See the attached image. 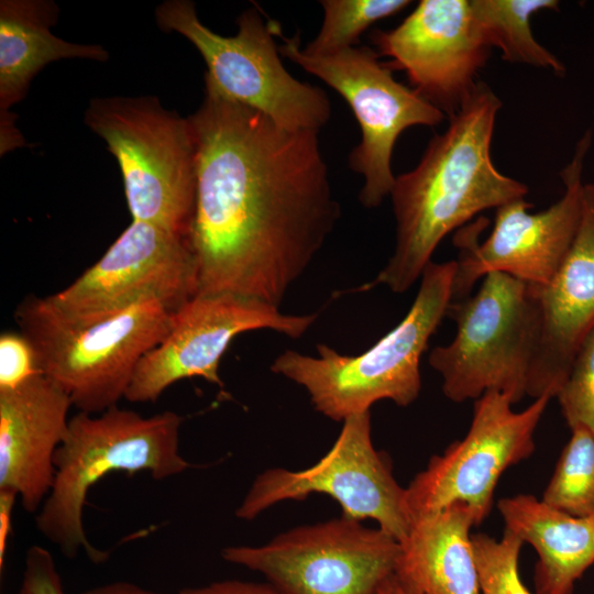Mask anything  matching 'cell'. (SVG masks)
<instances>
[{
  "label": "cell",
  "mask_w": 594,
  "mask_h": 594,
  "mask_svg": "<svg viewBox=\"0 0 594 594\" xmlns=\"http://www.w3.org/2000/svg\"><path fill=\"white\" fill-rule=\"evenodd\" d=\"M189 240L198 294L280 306L340 218L318 131H293L205 81Z\"/></svg>",
  "instance_id": "1"
},
{
  "label": "cell",
  "mask_w": 594,
  "mask_h": 594,
  "mask_svg": "<svg viewBox=\"0 0 594 594\" xmlns=\"http://www.w3.org/2000/svg\"><path fill=\"white\" fill-rule=\"evenodd\" d=\"M502 101L477 82L448 129L435 135L418 165L398 175L391 191L396 219L393 255L377 276L355 292L385 285L408 290L442 239L477 213L525 198L528 187L502 174L491 143Z\"/></svg>",
  "instance_id": "2"
},
{
  "label": "cell",
  "mask_w": 594,
  "mask_h": 594,
  "mask_svg": "<svg viewBox=\"0 0 594 594\" xmlns=\"http://www.w3.org/2000/svg\"><path fill=\"white\" fill-rule=\"evenodd\" d=\"M183 418L170 410L151 417L118 406L91 415L78 411L69 419L55 454V479L37 512V530L68 558L81 550L92 562L108 552L87 538L82 513L91 486L111 472L146 471L164 480L190 469L179 452Z\"/></svg>",
  "instance_id": "3"
},
{
  "label": "cell",
  "mask_w": 594,
  "mask_h": 594,
  "mask_svg": "<svg viewBox=\"0 0 594 594\" xmlns=\"http://www.w3.org/2000/svg\"><path fill=\"white\" fill-rule=\"evenodd\" d=\"M455 268V261H431L405 318L363 353L343 355L320 343L318 356L284 351L271 371L305 387L315 409L334 421L382 399L413 404L421 389V356L452 300Z\"/></svg>",
  "instance_id": "4"
},
{
  "label": "cell",
  "mask_w": 594,
  "mask_h": 594,
  "mask_svg": "<svg viewBox=\"0 0 594 594\" xmlns=\"http://www.w3.org/2000/svg\"><path fill=\"white\" fill-rule=\"evenodd\" d=\"M173 312L157 301L90 319L61 314L47 297L30 296L14 314L41 374L78 411L101 414L125 397L144 355L166 336Z\"/></svg>",
  "instance_id": "5"
},
{
  "label": "cell",
  "mask_w": 594,
  "mask_h": 594,
  "mask_svg": "<svg viewBox=\"0 0 594 594\" xmlns=\"http://www.w3.org/2000/svg\"><path fill=\"white\" fill-rule=\"evenodd\" d=\"M84 122L118 162L132 220L189 237L196 200L189 119L155 96H112L90 100Z\"/></svg>",
  "instance_id": "6"
},
{
  "label": "cell",
  "mask_w": 594,
  "mask_h": 594,
  "mask_svg": "<svg viewBox=\"0 0 594 594\" xmlns=\"http://www.w3.org/2000/svg\"><path fill=\"white\" fill-rule=\"evenodd\" d=\"M447 316L453 340L431 350L428 362L442 376V392L454 403L499 392L516 404L527 395L541 331L532 287L508 274L483 277L474 295L451 300Z\"/></svg>",
  "instance_id": "7"
},
{
  "label": "cell",
  "mask_w": 594,
  "mask_h": 594,
  "mask_svg": "<svg viewBox=\"0 0 594 594\" xmlns=\"http://www.w3.org/2000/svg\"><path fill=\"white\" fill-rule=\"evenodd\" d=\"M164 32H177L200 53L210 82L227 98L252 108L293 131H318L329 121L331 105L317 86L294 78L284 67L275 37L276 21L250 8L237 20L233 36L215 33L198 19L194 2L166 0L155 9Z\"/></svg>",
  "instance_id": "8"
},
{
  "label": "cell",
  "mask_w": 594,
  "mask_h": 594,
  "mask_svg": "<svg viewBox=\"0 0 594 594\" xmlns=\"http://www.w3.org/2000/svg\"><path fill=\"white\" fill-rule=\"evenodd\" d=\"M279 37V53L317 76L351 107L362 140L349 155L350 167L363 176L360 201L378 207L395 184L391 162L398 136L415 125L435 127L444 113L413 88L397 81L392 69L370 47H349L328 55H311L300 47L299 33Z\"/></svg>",
  "instance_id": "9"
},
{
  "label": "cell",
  "mask_w": 594,
  "mask_h": 594,
  "mask_svg": "<svg viewBox=\"0 0 594 594\" xmlns=\"http://www.w3.org/2000/svg\"><path fill=\"white\" fill-rule=\"evenodd\" d=\"M400 543L341 516L293 528L268 543L231 546L222 558L263 574L284 594H375L395 573Z\"/></svg>",
  "instance_id": "10"
},
{
  "label": "cell",
  "mask_w": 594,
  "mask_h": 594,
  "mask_svg": "<svg viewBox=\"0 0 594 594\" xmlns=\"http://www.w3.org/2000/svg\"><path fill=\"white\" fill-rule=\"evenodd\" d=\"M550 399L538 397L521 411L513 410L509 397L496 391L475 399L464 438L433 455L406 487L411 524L462 503L480 525L491 512L502 474L534 453V435Z\"/></svg>",
  "instance_id": "11"
},
{
  "label": "cell",
  "mask_w": 594,
  "mask_h": 594,
  "mask_svg": "<svg viewBox=\"0 0 594 594\" xmlns=\"http://www.w3.org/2000/svg\"><path fill=\"white\" fill-rule=\"evenodd\" d=\"M314 493L331 496L346 518L375 520L398 542L408 536L406 488L395 480L388 458L372 443L370 411L346 418L332 448L312 466L274 468L258 474L235 516L251 520L274 504L302 501Z\"/></svg>",
  "instance_id": "12"
},
{
  "label": "cell",
  "mask_w": 594,
  "mask_h": 594,
  "mask_svg": "<svg viewBox=\"0 0 594 594\" xmlns=\"http://www.w3.org/2000/svg\"><path fill=\"white\" fill-rule=\"evenodd\" d=\"M591 133L579 142L572 161L561 172L563 196L546 210L530 213L525 198L496 209L491 234L479 243L486 226L480 218L454 237L461 250L454 273L452 300L470 296L474 284L493 272L508 274L530 286L547 285L554 276L578 233L584 205L583 161Z\"/></svg>",
  "instance_id": "13"
},
{
  "label": "cell",
  "mask_w": 594,
  "mask_h": 594,
  "mask_svg": "<svg viewBox=\"0 0 594 594\" xmlns=\"http://www.w3.org/2000/svg\"><path fill=\"white\" fill-rule=\"evenodd\" d=\"M197 294L198 267L189 237L132 220L94 265L46 297L63 315L90 319L147 301L174 312Z\"/></svg>",
  "instance_id": "14"
},
{
  "label": "cell",
  "mask_w": 594,
  "mask_h": 594,
  "mask_svg": "<svg viewBox=\"0 0 594 594\" xmlns=\"http://www.w3.org/2000/svg\"><path fill=\"white\" fill-rule=\"evenodd\" d=\"M317 314L286 315L261 299L237 294H199L173 312L164 339L139 363L125 399L153 403L177 381L202 377L222 387L220 360L239 334L268 329L298 339Z\"/></svg>",
  "instance_id": "15"
},
{
  "label": "cell",
  "mask_w": 594,
  "mask_h": 594,
  "mask_svg": "<svg viewBox=\"0 0 594 594\" xmlns=\"http://www.w3.org/2000/svg\"><path fill=\"white\" fill-rule=\"evenodd\" d=\"M392 70H403L413 89L452 117L470 97L490 47L474 22L470 0H422L396 28L371 35Z\"/></svg>",
  "instance_id": "16"
},
{
  "label": "cell",
  "mask_w": 594,
  "mask_h": 594,
  "mask_svg": "<svg viewBox=\"0 0 594 594\" xmlns=\"http://www.w3.org/2000/svg\"><path fill=\"white\" fill-rule=\"evenodd\" d=\"M540 305L541 331L527 396L557 397L573 358L594 328V198L584 185L581 223L561 266L543 286H531Z\"/></svg>",
  "instance_id": "17"
},
{
  "label": "cell",
  "mask_w": 594,
  "mask_h": 594,
  "mask_svg": "<svg viewBox=\"0 0 594 594\" xmlns=\"http://www.w3.org/2000/svg\"><path fill=\"white\" fill-rule=\"evenodd\" d=\"M72 406L43 374L0 391V488L14 491L28 513H37L51 492Z\"/></svg>",
  "instance_id": "18"
},
{
  "label": "cell",
  "mask_w": 594,
  "mask_h": 594,
  "mask_svg": "<svg viewBox=\"0 0 594 594\" xmlns=\"http://www.w3.org/2000/svg\"><path fill=\"white\" fill-rule=\"evenodd\" d=\"M462 503L413 521L400 543L395 574L415 594H481L471 528Z\"/></svg>",
  "instance_id": "19"
},
{
  "label": "cell",
  "mask_w": 594,
  "mask_h": 594,
  "mask_svg": "<svg viewBox=\"0 0 594 594\" xmlns=\"http://www.w3.org/2000/svg\"><path fill=\"white\" fill-rule=\"evenodd\" d=\"M507 530L538 553L537 594H573L575 583L594 563V519L563 513L529 494L498 501Z\"/></svg>",
  "instance_id": "20"
},
{
  "label": "cell",
  "mask_w": 594,
  "mask_h": 594,
  "mask_svg": "<svg viewBox=\"0 0 594 594\" xmlns=\"http://www.w3.org/2000/svg\"><path fill=\"white\" fill-rule=\"evenodd\" d=\"M58 6L52 0L0 1V109L7 112L26 95L32 79L59 59L106 62L100 45L78 44L54 35Z\"/></svg>",
  "instance_id": "21"
},
{
  "label": "cell",
  "mask_w": 594,
  "mask_h": 594,
  "mask_svg": "<svg viewBox=\"0 0 594 594\" xmlns=\"http://www.w3.org/2000/svg\"><path fill=\"white\" fill-rule=\"evenodd\" d=\"M474 22L483 42L498 47L502 58L510 63L564 73L563 64L534 37L532 14L556 9L554 0H470Z\"/></svg>",
  "instance_id": "22"
},
{
  "label": "cell",
  "mask_w": 594,
  "mask_h": 594,
  "mask_svg": "<svg viewBox=\"0 0 594 594\" xmlns=\"http://www.w3.org/2000/svg\"><path fill=\"white\" fill-rule=\"evenodd\" d=\"M542 501L571 516L594 519V430L582 425L571 429Z\"/></svg>",
  "instance_id": "23"
},
{
  "label": "cell",
  "mask_w": 594,
  "mask_h": 594,
  "mask_svg": "<svg viewBox=\"0 0 594 594\" xmlns=\"http://www.w3.org/2000/svg\"><path fill=\"white\" fill-rule=\"evenodd\" d=\"M323 22L315 40L304 51L328 55L358 43L360 35L376 21L394 15L411 2L408 0H323Z\"/></svg>",
  "instance_id": "24"
},
{
  "label": "cell",
  "mask_w": 594,
  "mask_h": 594,
  "mask_svg": "<svg viewBox=\"0 0 594 594\" xmlns=\"http://www.w3.org/2000/svg\"><path fill=\"white\" fill-rule=\"evenodd\" d=\"M481 594H531L519 574L524 541L505 529L501 540L486 534L472 535Z\"/></svg>",
  "instance_id": "25"
},
{
  "label": "cell",
  "mask_w": 594,
  "mask_h": 594,
  "mask_svg": "<svg viewBox=\"0 0 594 594\" xmlns=\"http://www.w3.org/2000/svg\"><path fill=\"white\" fill-rule=\"evenodd\" d=\"M557 398L570 429L582 425L594 430V328L579 346Z\"/></svg>",
  "instance_id": "26"
},
{
  "label": "cell",
  "mask_w": 594,
  "mask_h": 594,
  "mask_svg": "<svg viewBox=\"0 0 594 594\" xmlns=\"http://www.w3.org/2000/svg\"><path fill=\"white\" fill-rule=\"evenodd\" d=\"M41 374L35 352L21 332L0 336V391L14 388Z\"/></svg>",
  "instance_id": "27"
},
{
  "label": "cell",
  "mask_w": 594,
  "mask_h": 594,
  "mask_svg": "<svg viewBox=\"0 0 594 594\" xmlns=\"http://www.w3.org/2000/svg\"><path fill=\"white\" fill-rule=\"evenodd\" d=\"M19 594H64L54 558L44 547L29 548Z\"/></svg>",
  "instance_id": "28"
},
{
  "label": "cell",
  "mask_w": 594,
  "mask_h": 594,
  "mask_svg": "<svg viewBox=\"0 0 594 594\" xmlns=\"http://www.w3.org/2000/svg\"><path fill=\"white\" fill-rule=\"evenodd\" d=\"M178 594H284L272 584L240 580L216 581L208 585L186 587Z\"/></svg>",
  "instance_id": "29"
},
{
  "label": "cell",
  "mask_w": 594,
  "mask_h": 594,
  "mask_svg": "<svg viewBox=\"0 0 594 594\" xmlns=\"http://www.w3.org/2000/svg\"><path fill=\"white\" fill-rule=\"evenodd\" d=\"M18 494L10 488H0V569L2 570L8 539L12 527V516Z\"/></svg>",
  "instance_id": "30"
},
{
  "label": "cell",
  "mask_w": 594,
  "mask_h": 594,
  "mask_svg": "<svg viewBox=\"0 0 594 594\" xmlns=\"http://www.w3.org/2000/svg\"><path fill=\"white\" fill-rule=\"evenodd\" d=\"M82 594H163L145 590L129 582H113L84 592Z\"/></svg>",
  "instance_id": "31"
},
{
  "label": "cell",
  "mask_w": 594,
  "mask_h": 594,
  "mask_svg": "<svg viewBox=\"0 0 594 594\" xmlns=\"http://www.w3.org/2000/svg\"><path fill=\"white\" fill-rule=\"evenodd\" d=\"M375 594H415L393 573L378 587Z\"/></svg>",
  "instance_id": "32"
},
{
  "label": "cell",
  "mask_w": 594,
  "mask_h": 594,
  "mask_svg": "<svg viewBox=\"0 0 594 594\" xmlns=\"http://www.w3.org/2000/svg\"><path fill=\"white\" fill-rule=\"evenodd\" d=\"M593 198H594V185H593Z\"/></svg>",
  "instance_id": "33"
}]
</instances>
